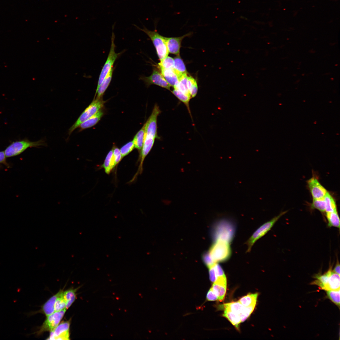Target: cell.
<instances>
[{"mask_svg":"<svg viewBox=\"0 0 340 340\" xmlns=\"http://www.w3.org/2000/svg\"><path fill=\"white\" fill-rule=\"evenodd\" d=\"M113 157L116 165L121 160L122 157L120 150L115 146L112 148Z\"/></svg>","mask_w":340,"mask_h":340,"instance_id":"38","label":"cell"},{"mask_svg":"<svg viewBox=\"0 0 340 340\" xmlns=\"http://www.w3.org/2000/svg\"><path fill=\"white\" fill-rule=\"evenodd\" d=\"M147 86L155 84L170 90V86L165 80L161 73L154 69L151 75L141 78Z\"/></svg>","mask_w":340,"mask_h":340,"instance_id":"10","label":"cell"},{"mask_svg":"<svg viewBox=\"0 0 340 340\" xmlns=\"http://www.w3.org/2000/svg\"><path fill=\"white\" fill-rule=\"evenodd\" d=\"M134 148L133 141L129 142L123 146L120 149L122 158L128 155Z\"/></svg>","mask_w":340,"mask_h":340,"instance_id":"36","label":"cell"},{"mask_svg":"<svg viewBox=\"0 0 340 340\" xmlns=\"http://www.w3.org/2000/svg\"><path fill=\"white\" fill-rule=\"evenodd\" d=\"M59 293V292L50 298L43 306L42 311L46 316H48L55 312L54 304Z\"/></svg>","mask_w":340,"mask_h":340,"instance_id":"21","label":"cell"},{"mask_svg":"<svg viewBox=\"0 0 340 340\" xmlns=\"http://www.w3.org/2000/svg\"><path fill=\"white\" fill-rule=\"evenodd\" d=\"M207 299L209 301H214L218 300V298L211 288L208 291L207 296Z\"/></svg>","mask_w":340,"mask_h":340,"instance_id":"39","label":"cell"},{"mask_svg":"<svg viewBox=\"0 0 340 340\" xmlns=\"http://www.w3.org/2000/svg\"><path fill=\"white\" fill-rule=\"evenodd\" d=\"M332 270L334 272L340 275V264L338 260H337L335 267Z\"/></svg>","mask_w":340,"mask_h":340,"instance_id":"41","label":"cell"},{"mask_svg":"<svg viewBox=\"0 0 340 340\" xmlns=\"http://www.w3.org/2000/svg\"><path fill=\"white\" fill-rule=\"evenodd\" d=\"M187 85L191 97H194L196 95L198 91V86L196 80L192 76H188Z\"/></svg>","mask_w":340,"mask_h":340,"instance_id":"32","label":"cell"},{"mask_svg":"<svg viewBox=\"0 0 340 340\" xmlns=\"http://www.w3.org/2000/svg\"><path fill=\"white\" fill-rule=\"evenodd\" d=\"M172 92L180 100L185 104L190 113L189 102L191 97L183 93L177 88H174Z\"/></svg>","mask_w":340,"mask_h":340,"instance_id":"30","label":"cell"},{"mask_svg":"<svg viewBox=\"0 0 340 340\" xmlns=\"http://www.w3.org/2000/svg\"><path fill=\"white\" fill-rule=\"evenodd\" d=\"M332 266H330L328 270L324 274L316 275L314 277L316 280L312 282L311 284L317 285L320 289L326 291L329 281L330 275L332 270Z\"/></svg>","mask_w":340,"mask_h":340,"instance_id":"14","label":"cell"},{"mask_svg":"<svg viewBox=\"0 0 340 340\" xmlns=\"http://www.w3.org/2000/svg\"><path fill=\"white\" fill-rule=\"evenodd\" d=\"M160 68L161 74L170 85L173 88L177 87L179 82L178 79L173 69Z\"/></svg>","mask_w":340,"mask_h":340,"instance_id":"15","label":"cell"},{"mask_svg":"<svg viewBox=\"0 0 340 340\" xmlns=\"http://www.w3.org/2000/svg\"><path fill=\"white\" fill-rule=\"evenodd\" d=\"M223 316L226 318L237 330H239V325L241 321L238 314L224 309Z\"/></svg>","mask_w":340,"mask_h":340,"instance_id":"22","label":"cell"},{"mask_svg":"<svg viewBox=\"0 0 340 340\" xmlns=\"http://www.w3.org/2000/svg\"><path fill=\"white\" fill-rule=\"evenodd\" d=\"M161 111L158 105L156 104L150 116L144 125V143L140 150L139 159L140 163L138 170L143 171V164L145 157L152 148L156 138H158L157 134V120Z\"/></svg>","mask_w":340,"mask_h":340,"instance_id":"1","label":"cell"},{"mask_svg":"<svg viewBox=\"0 0 340 340\" xmlns=\"http://www.w3.org/2000/svg\"><path fill=\"white\" fill-rule=\"evenodd\" d=\"M115 38V36L114 33L112 32L111 37L110 48L107 59L100 74L97 88L99 86L111 68L113 67L115 62L121 54V53H117L115 52V48L116 46L114 43Z\"/></svg>","mask_w":340,"mask_h":340,"instance_id":"7","label":"cell"},{"mask_svg":"<svg viewBox=\"0 0 340 340\" xmlns=\"http://www.w3.org/2000/svg\"><path fill=\"white\" fill-rule=\"evenodd\" d=\"M158 65L160 68L166 69H173L174 59L172 57L167 56L160 61Z\"/></svg>","mask_w":340,"mask_h":340,"instance_id":"35","label":"cell"},{"mask_svg":"<svg viewBox=\"0 0 340 340\" xmlns=\"http://www.w3.org/2000/svg\"><path fill=\"white\" fill-rule=\"evenodd\" d=\"M340 290L327 291V298L339 308L340 307Z\"/></svg>","mask_w":340,"mask_h":340,"instance_id":"33","label":"cell"},{"mask_svg":"<svg viewBox=\"0 0 340 340\" xmlns=\"http://www.w3.org/2000/svg\"><path fill=\"white\" fill-rule=\"evenodd\" d=\"M255 305L256 304H254L245 307L243 311L239 314L241 322L244 321L250 316L254 310Z\"/></svg>","mask_w":340,"mask_h":340,"instance_id":"37","label":"cell"},{"mask_svg":"<svg viewBox=\"0 0 340 340\" xmlns=\"http://www.w3.org/2000/svg\"><path fill=\"white\" fill-rule=\"evenodd\" d=\"M45 143L42 140L36 142L23 140L14 142L8 146L4 151L6 157L13 156L20 154L28 148L37 147L45 145Z\"/></svg>","mask_w":340,"mask_h":340,"instance_id":"6","label":"cell"},{"mask_svg":"<svg viewBox=\"0 0 340 340\" xmlns=\"http://www.w3.org/2000/svg\"><path fill=\"white\" fill-rule=\"evenodd\" d=\"M5 157L4 152L0 151V163H3L5 162Z\"/></svg>","mask_w":340,"mask_h":340,"instance_id":"42","label":"cell"},{"mask_svg":"<svg viewBox=\"0 0 340 340\" xmlns=\"http://www.w3.org/2000/svg\"><path fill=\"white\" fill-rule=\"evenodd\" d=\"M70 320L61 322L53 331L50 332L47 339L69 340L70 337Z\"/></svg>","mask_w":340,"mask_h":340,"instance_id":"9","label":"cell"},{"mask_svg":"<svg viewBox=\"0 0 340 340\" xmlns=\"http://www.w3.org/2000/svg\"><path fill=\"white\" fill-rule=\"evenodd\" d=\"M104 114V110L101 109L95 114L80 125L78 127L80 128V131H81L89 128L95 125L100 120Z\"/></svg>","mask_w":340,"mask_h":340,"instance_id":"16","label":"cell"},{"mask_svg":"<svg viewBox=\"0 0 340 340\" xmlns=\"http://www.w3.org/2000/svg\"><path fill=\"white\" fill-rule=\"evenodd\" d=\"M191 32H190L182 36L178 37H164L168 52L177 55H179L180 49L182 40L185 37L191 35Z\"/></svg>","mask_w":340,"mask_h":340,"instance_id":"12","label":"cell"},{"mask_svg":"<svg viewBox=\"0 0 340 340\" xmlns=\"http://www.w3.org/2000/svg\"><path fill=\"white\" fill-rule=\"evenodd\" d=\"M67 309H64L47 316V318L37 332L38 334L46 331L51 332L58 325Z\"/></svg>","mask_w":340,"mask_h":340,"instance_id":"8","label":"cell"},{"mask_svg":"<svg viewBox=\"0 0 340 340\" xmlns=\"http://www.w3.org/2000/svg\"><path fill=\"white\" fill-rule=\"evenodd\" d=\"M188 77L187 74L183 75L178 79V85L174 88H177L183 93L191 97L188 87Z\"/></svg>","mask_w":340,"mask_h":340,"instance_id":"25","label":"cell"},{"mask_svg":"<svg viewBox=\"0 0 340 340\" xmlns=\"http://www.w3.org/2000/svg\"><path fill=\"white\" fill-rule=\"evenodd\" d=\"M324 199L326 203V212L337 210L335 199L328 191L324 197Z\"/></svg>","mask_w":340,"mask_h":340,"instance_id":"27","label":"cell"},{"mask_svg":"<svg viewBox=\"0 0 340 340\" xmlns=\"http://www.w3.org/2000/svg\"><path fill=\"white\" fill-rule=\"evenodd\" d=\"M307 182L313 199L324 198L327 191L321 184L317 178L313 177L309 179Z\"/></svg>","mask_w":340,"mask_h":340,"instance_id":"11","label":"cell"},{"mask_svg":"<svg viewBox=\"0 0 340 340\" xmlns=\"http://www.w3.org/2000/svg\"><path fill=\"white\" fill-rule=\"evenodd\" d=\"M103 97L96 98L87 107L78 117L76 121L69 128L68 134L70 135L80 125L94 115L101 109L105 102Z\"/></svg>","mask_w":340,"mask_h":340,"instance_id":"4","label":"cell"},{"mask_svg":"<svg viewBox=\"0 0 340 340\" xmlns=\"http://www.w3.org/2000/svg\"><path fill=\"white\" fill-rule=\"evenodd\" d=\"M340 275L332 270L326 291L340 290Z\"/></svg>","mask_w":340,"mask_h":340,"instance_id":"19","label":"cell"},{"mask_svg":"<svg viewBox=\"0 0 340 340\" xmlns=\"http://www.w3.org/2000/svg\"><path fill=\"white\" fill-rule=\"evenodd\" d=\"M116 166L112 149L107 154L102 167L104 169L105 173L108 174Z\"/></svg>","mask_w":340,"mask_h":340,"instance_id":"20","label":"cell"},{"mask_svg":"<svg viewBox=\"0 0 340 340\" xmlns=\"http://www.w3.org/2000/svg\"><path fill=\"white\" fill-rule=\"evenodd\" d=\"M311 207L316 209L321 212L326 211V203L324 198L317 199H313Z\"/></svg>","mask_w":340,"mask_h":340,"instance_id":"34","label":"cell"},{"mask_svg":"<svg viewBox=\"0 0 340 340\" xmlns=\"http://www.w3.org/2000/svg\"><path fill=\"white\" fill-rule=\"evenodd\" d=\"M144 125L137 132L134 136L133 140L135 148L140 151L144 143Z\"/></svg>","mask_w":340,"mask_h":340,"instance_id":"26","label":"cell"},{"mask_svg":"<svg viewBox=\"0 0 340 340\" xmlns=\"http://www.w3.org/2000/svg\"><path fill=\"white\" fill-rule=\"evenodd\" d=\"M258 294L249 293L241 298L238 301L243 306L247 307L256 304Z\"/></svg>","mask_w":340,"mask_h":340,"instance_id":"24","label":"cell"},{"mask_svg":"<svg viewBox=\"0 0 340 340\" xmlns=\"http://www.w3.org/2000/svg\"><path fill=\"white\" fill-rule=\"evenodd\" d=\"M227 280H218L214 282L211 287L217 296L218 300L222 301L226 292Z\"/></svg>","mask_w":340,"mask_h":340,"instance_id":"13","label":"cell"},{"mask_svg":"<svg viewBox=\"0 0 340 340\" xmlns=\"http://www.w3.org/2000/svg\"><path fill=\"white\" fill-rule=\"evenodd\" d=\"M59 292L54 304L55 312L59 311L66 309V302L63 296V291L60 290Z\"/></svg>","mask_w":340,"mask_h":340,"instance_id":"31","label":"cell"},{"mask_svg":"<svg viewBox=\"0 0 340 340\" xmlns=\"http://www.w3.org/2000/svg\"><path fill=\"white\" fill-rule=\"evenodd\" d=\"M287 212V211L282 212L278 216L263 224L254 232L246 242L248 246L247 252H250L252 247L256 241L266 234L278 219Z\"/></svg>","mask_w":340,"mask_h":340,"instance_id":"5","label":"cell"},{"mask_svg":"<svg viewBox=\"0 0 340 340\" xmlns=\"http://www.w3.org/2000/svg\"><path fill=\"white\" fill-rule=\"evenodd\" d=\"M113 71V67H112L98 88H96L95 97L96 95L97 96L96 98H100L103 97V94L111 82Z\"/></svg>","mask_w":340,"mask_h":340,"instance_id":"17","label":"cell"},{"mask_svg":"<svg viewBox=\"0 0 340 340\" xmlns=\"http://www.w3.org/2000/svg\"><path fill=\"white\" fill-rule=\"evenodd\" d=\"M213 265L209 267V269L210 280L212 282H214L216 280L217 277L213 267Z\"/></svg>","mask_w":340,"mask_h":340,"instance_id":"40","label":"cell"},{"mask_svg":"<svg viewBox=\"0 0 340 340\" xmlns=\"http://www.w3.org/2000/svg\"><path fill=\"white\" fill-rule=\"evenodd\" d=\"M138 29L144 32L150 38L154 46L157 54L160 61L167 56L169 54L166 45L164 37L162 36L157 32L156 29L151 31L143 26V28H140L134 25Z\"/></svg>","mask_w":340,"mask_h":340,"instance_id":"3","label":"cell"},{"mask_svg":"<svg viewBox=\"0 0 340 340\" xmlns=\"http://www.w3.org/2000/svg\"><path fill=\"white\" fill-rule=\"evenodd\" d=\"M326 216L328 222V226L340 228V221L337 210L326 212Z\"/></svg>","mask_w":340,"mask_h":340,"instance_id":"23","label":"cell"},{"mask_svg":"<svg viewBox=\"0 0 340 340\" xmlns=\"http://www.w3.org/2000/svg\"><path fill=\"white\" fill-rule=\"evenodd\" d=\"M230 243L223 240L216 239L207 253L213 263L224 262L229 259L231 254Z\"/></svg>","mask_w":340,"mask_h":340,"instance_id":"2","label":"cell"},{"mask_svg":"<svg viewBox=\"0 0 340 340\" xmlns=\"http://www.w3.org/2000/svg\"><path fill=\"white\" fill-rule=\"evenodd\" d=\"M173 59V69L179 79L183 75L187 74V71L185 64L179 55H177Z\"/></svg>","mask_w":340,"mask_h":340,"instance_id":"18","label":"cell"},{"mask_svg":"<svg viewBox=\"0 0 340 340\" xmlns=\"http://www.w3.org/2000/svg\"><path fill=\"white\" fill-rule=\"evenodd\" d=\"M224 309L239 314L243 311L245 307L242 305L238 301L226 303L223 305Z\"/></svg>","mask_w":340,"mask_h":340,"instance_id":"28","label":"cell"},{"mask_svg":"<svg viewBox=\"0 0 340 340\" xmlns=\"http://www.w3.org/2000/svg\"><path fill=\"white\" fill-rule=\"evenodd\" d=\"M76 289H71L63 292V296L66 302V309H68L75 301L76 298Z\"/></svg>","mask_w":340,"mask_h":340,"instance_id":"29","label":"cell"}]
</instances>
